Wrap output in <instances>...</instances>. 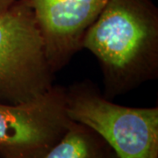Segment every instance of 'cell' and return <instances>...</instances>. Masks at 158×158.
I'll use <instances>...</instances> for the list:
<instances>
[{
  "instance_id": "1",
  "label": "cell",
  "mask_w": 158,
  "mask_h": 158,
  "mask_svg": "<svg viewBox=\"0 0 158 158\" xmlns=\"http://www.w3.org/2000/svg\"><path fill=\"white\" fill-rule=\"evenodd\" d=\"M104 76L105 98L124 94L158 75V10L152 0H108L82 42Z\"/></svg>"
},
{
  "instance_id": "2",
  "label": "cell",
  "mask_w": 158,
  "mask_h": 158,
  "mask_svg": "<svg viewBox=\"0 0 158 158\" xmlns=\"http://www.w3.org/2000/svg\"><path fill=\"white\" fill-rule=\"evenodd\" d=\"M66 111L73 121L97 132L118 158H158V108L113 103L89 81L66 89Z\"/></svg>"
},
{
  "instance_id": "3",
  "label": "cell",
  "mask_w": 158,
  "mask_h": 158,
  "mask_svg": "<svg viewBox=\"0 0 158 158\" xmlns=\"http://www.w3.org/2000/svg\"><path fill=\"white\" fill-rule=\"evenodd\" d=\"M33 11L17 0L0 12V101L34 100L53 86Z\"/></svg>"
},
{
  "instance_id": "4",
  "label": "cell",
  "mask_w": 158,
  "mask_h": 158,
  "mask_svg": "<svg viewBox=\"0 0 158 158\" xmlns=\"http://www.w3.org/2000/svg\"><path fill=\"white\" fill-rule=\"evenodd\" d=\"M71 120L66 88L52 86L34 100L0 101V157L40 158L59 141Z\"/></svg>"
},
{
  "instance_id": "5",
  "label": "cell",
  "mask_w": 158,
  "mask_h": 158,
  "mask_svg": "<svg viewBox=\"0 0 158 158\" xmlns=\"http://www.w3.org/2000/svg\"><path fill=\"white\" fill-rule=\"evenodd\" d=\"M33 11L52 73L82 49L85 33L108 0H22Z\"/></svg>"
},
{
  "instance_id": "6",
  "label": "cell",
  "mask_w": 158,
  "mask_h": 158,
  "mask_svg": "<svg viewBox=\"0 0 158 158\" xmlns=\"http://www.w3.org/2000/svg\"><path fill=\"white\" fill-rule=\"evenodd\" d=\"M114 152L86 125L73 121L62 137L40 158H111Z\"/></svg>"
},
{
  "instance_id": "7",
  "label": "cell",
  "mask_w": 158,
  "mask_h": 158,
  "mask_svg": "<svg viewBox=\"0 0 158 158\" xmlns=\"http://www.w3.org/2000/svg\"><path fill=\"white\" fill-rule=\"evenodd\" d=\"M17 0H0V12L10 8Z\"/></svg>"
},
{
  "instance_id": "8",
  "label": "cell",
  "mask_w": 158,
  "mask_h": 158,
  "mask_svg": "<svg viewBox=\"0 0 158 158\" xmlns=\"http://www.w3.org/2000/svg\"><path fill=\"white\" fill-rule=\"evenodd\" d=\"M111 158H118V156H116V155H115V154H114V155H113V156H112V157Z\"/></svg>"
}]
</instances>
